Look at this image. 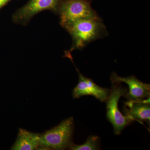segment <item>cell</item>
Masks as SVG:
<instances>
[{
  "instance_id": "1",
  "label": "cell",
  "mask_w": 150,
  "mask_h": 150,
  "mask_svg": "<svg viewBox=\"0 0 150 150\" xmlns=\"http://www.w3.org/2000/svg\"><path fill=\"white\" fill-rule=\"evenodd\" d=\"M71 35L73 45L71 51L81 49L92 41L102 38L108 34L102 19H82L65 28Z\"/></svg>"
},
{
  "instance_id": "7",
  "label": "cell",
  "mask_w": 150,
  "mask_h": 150,
  "mask_svg": "<svg viewBox=\"0 0 150 150\" xmlns=\"http://www.w3.org/2000/svg\"><path fill=\"white\" fill-rule=\"evenodd\" d=\"M76 69L79 74V82L73 90V98H79L84 96H92L101 102H105L110 93V89L97 85L92 80L86 77Z\"/></svg>"
},
{
  "instance_id": "9",
  "label": "cell",
  "mask_w": 150,
  "mask_h": 150,
  "mask_svg": "<svg viewBox=\"0 0 150 150\" xmlns=\"http://www.w3.org/2000/svg\"><path fill=\"white\" fill-rule=\"evenodd\" d=\"M39 137L40 134L19 129L17 138L11 150H33L38 149L40 146Z\"/></svg>"
},
{
  "instance_id": "8",
  "label": "cell",
  "mask_w": 150,
  "mask_h": 150,
  "mask_svg": "<svg viewBox=\"0 0 150 150\" xmlns=\"http://www.w3.org/2000/svg\"><path fill=\"white\" fill-rule=\"evenodd\" d=\"M124 113L131 121H146L150 123V98L140 100H127L125 103Z\"/></svg>"
},
{
  "instance_id": "5",
  "label": "cell",
  "mask_w": 150,
  "mask_h": 150,
  "mask_svg": "<svg viewBox=\"0 0 150 150\" xmlns=\"http://www.w3.org/2000/svg\"><path fill=\"white\" fill-rule=\"evenodd\" d=\"M63 0H30L13 16V21L18 23L27 22L33 16L46 10L59 11Z\"/></svg>"
},
{
  "instance_id": "11",
  "label": "cell",
  "mask_w": 150,
  "mask_h": 150,
  "mask_svg": "<svg viewBox=\"0 0 150 150\" xmlns=\"http://www.w3.org/2000/svg\"><path fill=\"white\" fill-rule=\"evenodd\" d=\"M10 0H0V8L5 5Z\"/></svg>"
},
{
  "instance_id": "6",
  "label": "cell",
  "mask_w": 150,
  "mask_h": 150,
  "mask_svg": "<svg viewBox=\"0 0 150 150\" xmlns=\"http://www.w3.org/2000/svg\"><path fill=\"white\" fill-rule=\"evenodd\" d=\"M110 79L112 83L121 84V83H124L128 85L129 91H127L124 96L128 100L140 101L150 98L149 84L142 82L134 76L122 77L113 72L110 77Z\"/></svg>"
},
{
  "instance_id": "2",
  "label": "cell",
  "mask_w": 150,
  "mask_h": 150,
  "mask_svg": "<svg viewBox=\"0 0 150 150\" xmlns=\"http://www.w3.org/2000/svg\"><path fill=\"white\" fill-rule=\"evenodd\" d=\"M74 131V119L67 118L58 126L40 134V146L54 150L68 149L72 143Z\"/></svg>"
},
{
  "instance_id": "4",
  "label": "cell",
  "mask_w": 150,
  "mask_h": 150,
  "mask_svg": "<svg viewBox=\"0 0 150 150\" xmlns=\"http://www.w3.org/2000/svg\"><path fill=\"white\" fill-rule=\"evenodd\" d=\"M127 92L126 88L120 84L112 83V87L106 102V116L112 124L115 135L121 134L122 130L130 122L131 120L126 115H123L119 110L118 103L121 97Z\"/></svg>"
},
{
  "instance_id": "3",
  "label": "cell",
  "mask_w": 150,
  "mask_h": 150,
  "mask_svg": "<svg viewBox=\"0 0 150 150\" xmlns=\"http://www.w3.org/2000/svg\"><path fill=\"white\" fill-rule=\"evenodd\" d=\"M59 11L60 23L64 28L79 20L99 17L88 0H63Z\"/></svg>"
},
{
  "instance_id": "10",
  "label": "cell",
  "mask_w": 150,
  "mask_h": 150,
  "mask_svg": "<svg viewBox=\"0 0 150 150\" xmlns=\"http://www.w3.org/2000/svg\"><path fill=\"white\" fill-rule=\"evenodd\" d=\"M99 137L97 136H90L85 143L81 145H76L72 143L69 149L72 150H96L99 149Z\"/></svg>"
}]
</instances>
